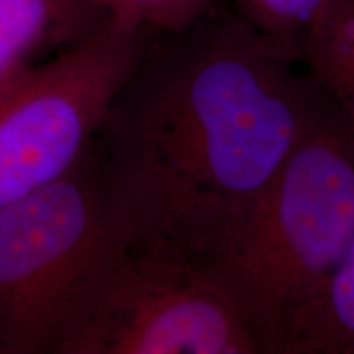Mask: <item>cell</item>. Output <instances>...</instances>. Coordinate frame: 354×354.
Returning a JSON list of instances; mask_svg holds the SVG:
<instances>
[{
    "mask_svg": "<svg viewBox=\"0 0 354 354\" xmlns=\"http://www.w3.org/2000/svg\"><path fill=\"white\" fill-rule=\"evenodd\" d=\"M156 38L105 19L91 37L0 94V210L86 156L113 97Z\"/></svg>",
    "mask_w": 354,
    "mask_h": 354,
    "instance_id": "cell-4",
    "label": "cell"
},
{
    "mask_svg": "<svg viewBox=\"0 0 354 354\" xmlns=\"http://www.w3.org/2000/svg\"><path fill=\"white\" fill-rule=\"evenodd\" d=\"M69 354H266L212 269L128 251Z\"/></svg>",
    "mask_w": 354,
    "mask_h": 354,
    "instance_id": "cell-5",
    "label": "cell"
},
{
    "mask_svg": "<svg viewBox=\"0 0 354 354\" xmlns=\"http://www.w3.org/2000/svg\"><path fill=\"white\" fill-rule=\"evenodd\" d=\"M105 19L91 0H0V94Z\"/></svg>",
    "mask_w": 354,
    "mask_h": 354,
    "instance_id": "cell-6",
    "label": "cell"
},
{
    "mask_svg": "<svg viewBox=\"0 0 354 354\" xmlns=\"http://www.w3.org/2000/svg\"><path fill=\"white\" fill-rule=\"evenodd\" d=\"M354 240V125L331 102L272 177L215 272L279 354L294 313Z\"/></svg>",
    "mask_w": 354,
    "mask_h": 354,
    "instance_id": "cell-3",
    "label": "cell"
},
{
    "mask_svg": "<svg viewBox=\"0 0 354 354\" xmlns=\"http://www.w3.org/2000/svg\"><path fill=\"white\" fill-rule=\"evenodd\" d=\"M300 59L354 125V0H331L300 44Z\"/></svg>",
    "mask_w": 354,
    "mask_h": 354,
    "instance_id": "cell-8",
    "label": "cell"
},
{
    "mask_svg": "<svg viewBox=\"0 0 354 354\" xmlns=\"http://www.w3.org/2000/svg\"><path fill=\"white\" fill-rule=\"evenodd\" d=\"M330 2L331 0H233L232 8L259 33L299 53L305 35Z\"/></svg>",
    "mask_w": 354,
    "mask_h": 354,
    "instance_id": "cell-9",
    "label": "cell"
},
{
    "mask_svg": "<svg viewBox=\"0 0 354 354\" xmlns=\"http://www.w3.org/2000/svg\"><path fill=\"white\" fill-rule=\"evenodd\" d=\"M279 354H354V240L333 274L290 318Z\"/></svg>",
    "mask_w": 354,
    "mask_h": 354,
    "instance_id": "cell-7",
    "label": "cell"
},
{
    "mask_svg": "<svg viewBox=\"0 0 354 354\" xmlns=\"http://www.w3.org/2000/svg\"><path fill=\"white\" fill-rule=\"evenodd\" d=\"M107 19L122 21L146 33H176L202 19L216 0H91Z\"/></svg>",
    "mask_w": 354,
    "mask_h": 354,
    "instance_id": "cell-10",
    "label": "cell"
},
{
    "mask_svg": "<svg viewBox=\"0 0 354 354\" xmlns=\"http://www.w3.org/2000/svg\"><path fill=\"white\" fill-rule=\"evenodd\" d=\"M326 104L299 53L232 7L158 37L95 138L130 251L215 271Z\"/></svg>",
    "mask_w": 354,
    "mask_h": 354,
    "instance_id": "cell-1",
    "label": "cell"
},
{
    "mask_svg": "<svg viewBox=\"0 0 354 354\" xmlns=\"http://www.w3.org/2000/svg\"><path fill=\"white\" fill-rule=\"evenodd\" d=\"M128 251L94 143L0 210V354H69Z\"/></svg>",
    "mask_w": 354,
    "mask_h": 354,
    "instance_id": "cell-2",
    "label": "cell"
}]
</instances>
